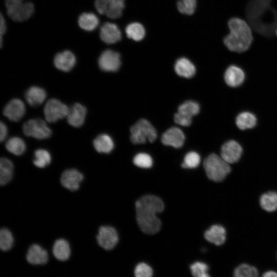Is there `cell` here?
Instances as JSON below:
<instances>
[{
  "mask_svg": "<svg viewBox=\"0 0 277 277\" xmlns=\"http://www.w3.org/2000/svg\"><path fill=\"white\" fill-rule=\"evenodd\" d=\"M164 204L159 197L146 195L135 203L136 218L141 230L148 234L159 231L161 222L156 214L163 211Z\"/></svg>",
  "mask_w": 277,
  "mask_h": 277,
  "instance_id": "6da1fadb",
  "label": "cell"
},
{
  "mask_svg": "<svg viewBox=\"0 0 277 277\" xmlns=\"http://www.w3.org/2000/svg\"><path fill=\"white\" fill-rule=\"evenodd\" d=\"M228 33L223 39L229 51L242 53L250 48L254 40L253 31L249 23L241 17H232L228 21Z\"/></svg>",
  "mask_w": 277,
  "mask_h": 277,
  "instance_id": "7a4b0ae2",
  "label": "cell"
},
{
  "mask_svg": "<svg viewBox=\"0 0 277 277\" xmlns=\"http://www.w3.org/2000/svg\"><path fill=\"white\" fill-rule=\"evenodd\" d=\"M229 164L215 153L210 154L203 163L207 177L215 182L223 181L230 172L231 168Z\"/></svg>",
  "mask_w": 277,
  "mask_h": 277,
  "instance_id": "3957f363",
  "label": "cell"
},
{
  "mask_svg": "<svg viewBox=\"0 0 277 277\" xmlns=\"http://www.w3.org/2000/svg\"><path fill=\"white\" fill-rule=\"evenodd\" d=\"M130 140L134 144L154 142L157 137L156 131L146 119H141L130 128Z\"/></svg>",
  "mask_w": 277,
  "mask_h": 277,
  "instance_id": "277c9868",
  "label": "cell"
},
{
  "mask_svg": "<svg viewBox=\"0 0 277 277\" xmlns=\"http://www.w3.org/2000/svg\"><path fill=\"white\" fill-rule=\"evenodd\" d=\"M7 15L13 21L22 23L29 20L35 11L34 4L30 1L5 3Z\"/></svg>",
  "mask_w": 277,
  "mask_h": 277,
  "instance_id": "5b68a950",
  "label": "cell"
},
{
  "mask_svg": "<svg viewBox=\"0 0 277 277\" xmlns=\"http://www.w3.org/2000/svg\"><path fill=\"white\" fill-rule=\"evenodd\" d=\"M23 130L26 135L39 140L49 138L52 134L51 130L46 122L39 118L31 119L25 122Z\"/></svg>",
  "mask_w": 277,
  "mask_h": 277,
  "instance_id": "8992f818",
  "label": "cell"
},
{
  "mask_svg": "<svg viewBox=\"0 0 277 277\" xmlns=\"http://www.w3.org/2000/svg\"><path fill=\"white\" fill-rule=\"evenodd\" d=\"M69 109L68 107L60 100L51 98L47 102L44 113L47 122L54 123L67 117Z\"/></svg>",
  "mask_w": 277,
  "mask_h": 277,
  "instance_id": "52a82bcc",
  "label": "cell"
},
{
  "mask_svg": "<svg viewBox=\"0 0 277 277\" xmlns=\"http://www.w3.org/2000/svg\"><path fill=\"white\" fill-rule=\"evenodd\" d=\"M98 244L105 250L112 249L118 241L116 230L112 227L102 226L100 227L96 235Z\"/></svg>",
  "mask_w": 277,
  "mask_h": 277,
  "instance_id": "ba28073f",
  "label": "cell"
},
{
  "mask_svg": "<svg viewBox=\"0 0 277 277\" xmlns=\"http://www.w3.org/2000/svg\"><path fill=\"white\" fill-rule=\"evenodd\" d=\"M98 64L101 70L106 72L117 71L121 65L120 54L115 51L107 49L100 55Z\"/></svg>",
  "mask_w": 277,
  "mask_h": 277,
  "instance_id": "9c48e42d",
  "label": "cell"
},
{
  "mask_svg": "<svg viewBox=\"0 0 277 277\" xmlns=\"http://www.w3.org/2000/svg\"><path fill=\"white\" fill-rule=\"evenodd\" d=\"M243 149L241 146L234 140L225 143L221 147L220 156L228 164L237 162L241 157Z\"/></svg>",
  "mask_w": 277,
  "mask_h": 277,
  "instance_id": "30bf717a",
  "label": "cell"
},
{
  "mask_svg": "<svg viewBox=\"0 0 277 277\" xmlns=\"http://www.w3.org/2000/svg\"><path fill=\"white\" fill-rule=\"evenodd\" d=\"M101 39L106 44H112L119 42L122 38V32L114 23L106 22L100 29Z\"/></svg>",
  "mask_w": 277,
  "mask_h": 277,
  "instance_id": "8fae6325",
  "label": "cell"
},
{
  "mask_svg": "<svg viewBox=\"0 0 277 277\" xmlns=\"http://www.w3.org/2000/svg\"><path fill=\"white\" fill-rule=\"evenodd\" d=\"M26 108L24 102L19 99L11 100L5 107L4 115L12 121L20 120L25 113Z\"/></svg>",
  "mask_w": 277,
  "mask_h": 277,
  "instance_id": "7c38bea8",
  "label": "cell"
},
{
  "mask_svg": "<svg viewBox=\"0 0 277 277\" xmlns=\"http://www.w3.org/2000/svg\"><path fill=\"white\" fill-rule=\"evenodd\" d=\"M84 179L83 175L75 169H69L63 172L61 183L66 188L71 190H77Z\"/></svg>",
  "mask_w": 277,
  "mask_h": 277,
  "instance_id": "4fadbf2b",
  "label": "cell"
},
{
  "mask_svg": "<svg viewBox=\"0 0 277 277\" xmlns=\"http://www.w3.org/2000/svg\"><path fill=\"white\" fill-rule=\"evenodd\" d=\"M161 140L165 145L179 148L184 144L185 135L180 129L173 127L167 130L163 134Z\"/></svg>",
  "mask_w": 277,
  "mask_h": 277,
  "instance_id": "5bb4252c",
  "label": "cell"
},
{
  "mask_svg": "<svg viewBox=\"0 0 277 277\" xmlns=\"http://www.w3.org/2000/svg\"><path fill=\"white\" fill-rule=\"evenodd\" d=\"M76 63V57L73 52L65 50L57 53L54 58V64L58 69L68 72L71 70Z\"/></svg>",
  "mask_w": 277,
  "mask_h": 277,
  "instance_id": "9a60e30c",
  "label": "cell"
},
{
  "mask_svg": "<svg viewBox=\"0 0 277 277\" xmlns=\"http://www.w3.org/2000/svg\"><path fill=\"white\" fill-rule=\"evenodd\" d=\"M87 113L86 107L80 103H75L69 109L67 115L69 124L74 127H80L84 123Z\"/></svg>",
  "mask_w": 277,
  "mask_h": 277,
  "instance_id": "2e32d148",
  "label": "cell"
},
{
  "mask_svg": "<svg viewBox=\"0 0 277 277\" xmlns=\"http://www.w3.org/2000/svg\"><path fill=\"white\" fill-rule=\"evenodd\" d=\"M26 260L32 265H43L48 262V253L39 245L32 244L27 251Z\"/></svg>",
  "mask_w": 277,
  "mask_h": 277,
  "instance_id": "e0dca14e",
  "label": "cell"
},
{
  "mask_svg": "<svg viewBox=\"0 0 277 277\" xmlns=\"http://www.w3.org/2000/svg\"><path fill=\"white\" fill-rule=\"evenodd\" d=\"M100 23L97 16L91 12L82 13L77 18V25L83 30L91 32L97 28Z\"/></svg>",
  "mask_w": 277,
  "mask_h": 277,
  "instance_id": "ac0fdd59",
  "label": "cell"
},
{
  "mask_svg": "<svg viewBox=\"0 0 277 277\" xmlns=\"http://www.w3.org/2000/svg\"><path fill=\"white\" fill-rule=\"evenodd\" d=\"M245 79V73L239 67L232 65L229 66L224 74L226 83L230 87H237L241 85Z\"/></svg>",
  "mask_w": 277,
  "mask_h": 277,
  "instance_id": "d6986e66",
  "label": "cell"
},
{
  "mask_svg": "<svg viewBox=\"0 0 277 277\" xmlns=\"http://www.w3.org/2000/svg\"><path fill=\"white\" fill-rule=\"evenodd\" d=\"M226 235V230L223 226L214 225L205 231L204 237L210 243L220 246L225 243Z\"/></svg>",
  "mask_w": 277,
  "mask_h": 277,
  "instance_id": "ffe728a7",
  "label": "cell"
},
{
  "mask_svg": "<svg viewBox=\"0 0 277 277\" xmlns=\"http://www.w3.org/2000/svg\"><path fill=\"white\" fill-rule=\"evenodd\" d=\"M47 96L46 91L38 86H32L26 92L25 98L27 102L31 106L41 105Z\"/></svg>",
  "mask_w": 277,
  "mask_h": 277,
  "instance_id": "44dd1931",
  "label": "cell"
},
{
  "mask_svg": "<svg viewBox=\"0 0 277 277\" xmlns=\"http://www.w3.org/2000/svg\"><path fill=\"white\" fill-rule=\"evenodd\" d=\"M174 69L179 75L186 78L192 77L195 73L194 65L185 57L180 58L176 61Z\"/></svg>",
  "mask_w": 277,
  "mask_h": 277,
  "instance_id": "7402d4cb",
  "label": "cell"
},
{
  "mask_svg": "<svg viewBox=\"0 0 277 277\" xmlns=\"http://www.w3.org/2000/svg\"><path fill=\"white\" fill-rule=\"evenodd\" d=\"M52 252L57 260L61 261L67 260L71 253L68 242L63 239L57 240L53 244Z\"/></svg>",
  "mask_w": 277,
  "mask_h": 277,
  "instance_id": "603a6c76",
  "label": "cell"
},
{
  "mask_svg": "<svg viewBox=\"0 0 277 277\" xmlns=\"http://www.w3.org/2000/svg\"><path fill=\"white\" fill-rule=\"evenodd\" d=\"M93 146L99 153H109L114 148L112 138L107 134H101L97 136L93 142Z\"/></svg>",
  "mask_w": 277,
  "mask_h": 277,
  "instance_id": "cb8c5ba5",
  "label": "cell"
},
{
  "mask_svg": "<svg viewBox=\"0 0 277 277\" xmlns=\"http://www.w3.org/2000/svg\"><path fill=\"white\" fill-rule=\"evenodd\" d=\"M13 165L12 162L5 157L0 160V184L5 185L9 183L12 177Z\"/></svg>",
  "mask_w": 277,
  "mask_h": 277,
  "instance_id": "d4e9b609",
  "label": "cell"
},
{
  "mask_svg": "<svg viewBox=\"0 0 277 277\" xmlns=\"http://www.w3.org/2000/svg\"><path fill=\"white\" fill-rule=\"evenodd\" d=\"M235 123L241 130L250 129L255 126L256 118L249 112H243L237 116Z\"/></svg>",
  "mask_w": 277,
  "mask_h": 277,
  "instance_id": "484cf974",
  "label": "cell"
},
{
  "mask_svg": "<svg viewBox=\"0 0 277 277\" xmlns=\"http://www.w3.org/2000/svg\"><path fill=\"white\" fill-rule=\"evenodd\" d=\"M127 37L135 41H140L145 35V29L140 23L134 22L128 24L125 29Z\"/></svg>",
  "mask_w": 277,
  "mask_h": 277,
  "instance_id": "4316f807",
  "label": "cell"
},
{
  "mask_svg": "<svg viewBox=\"0 0 277 277\" xmlns=\"http://www.w3.org/2000/svg\"><path fill=\"white\" fill-rule=\"evenodd\" d=\"M260 203L263 209L272 212L277 209V193L270 191L263 194L260 197Z\"/></svg>",
  "mask_w": 277,
  "mask_h": 277,
  "instance_id": "83f0119b",
  "label": "cell"
},
{
  "mask_svg": "<svg viewBox=\"0 0 277 277\" xmlns=\"http://www.w3.org/2000/svg\"><path fill=\"white\" fill-rule=\"evenodd\" d=\"M7 150L16 155L23 154L26 150V144L23 140L18 137H12L6 143Z\"/></svg>",
  "mask_w": 277,
  "mask_h": 277,
  "instance_id": "f1b7e54d",
  "label": "cell"
},
{
  "mask_svg": "<svg viewBox=\"0 0 277 277\" xmlns=\"http://www.w3.org/2000/svg\"><path fill=\"white\" fill-rule=\"evenodd\" d=\"M125 7V0H110L105 15L109 18L116 19L121 17Z\"/></svg>",
  "mask_w": 277,
  "mask_h": 277,
  "instance_id": "f546056e",
  "label": "cell"
},
{
  "mask_svg": "<svg viewBox=\"0 0 277 277\" xmlns=\"http://www.w3.org/2000/svg\"><path fill=\"white\" fill-rule=\"evenodd\" d=\"M259 272L256 267L248 264L243 263L234 270L233 277H258Z\"/></svg>",
  "mask_w": 277,
  "mask_h": 277,
  "instance_id": "4dcf8cb0",
  "label": "cell"
},
{
  "mask_svg": "<svg viewBox=\"0 0 277 277\" xmlns=\"http://www.w3.org/2000/svg\"><path fill=\"white\" fill-rule=\"evenodd\" d=\"M34 165L37 167L43 168L49 165L51 161L50 153L44 149H38L34 152Z\"/></svg>",
  "mask_w": 277,
  "mask_h": 277,
  "instance_id": "1f68e13d",
  "label": "cell"
},
{
  "mask_svg": "<svg viewBox=\"0 0 277 277\" xmlns=\"http://www.w3.org/2000/svg\"><path fill=\"white\" fill-rule=\"evenodd\" d=\"M199 111V105L193 101L185 102L178 108V112L191 117L196 115Z\"/></svg>",
  "mask_w": 277,
  "mask_h": 277,
  "instance_id": "d6a6232c",
  "label": "cell"
},
{
  "mask_svg": "<svg viewBox=\"0 0 277 277\" xmlns=\"http://www.w3.org/2000/svg\"><path fill=\"white\" fill-rule=\"evenodd\" d=\"M193 277H211L208 273L209 266L202 262H195L190 266Z\"/></svg>",
  "mask_w": 277,
  "mask_h": 277,
  "instance_id": "836d02e7",
  "label": "cell"
},
{
  "mask_svg": "<svg viewBox=\"0 0 277 277\" xmlns=\"http://www.w3.org/2000/svg\"><path fill=\"white\" fill-rule=\"evenodd\" d=\"M13 237L11 232L6 228L0 231V248L3 251L10 250L13 244Z\"/></svg>",
  "mask_w": 277,
  "mask_h": 277,
  "instance_id": "e575fe53",
  "label": "cell"
},
{
  "mask_svg": "<svg viewBox=\"0 0 277 277\" xmlns=\"http://www.w3.org/2000/svg\"><path fill=\"white\" fill-rule=\"evenodd\" d=\"M196 4V0H179L177 2V8L180 13L191 15L195 11Z\"/></svg>",
  "mask_w": 277,
  "mask_h": 277,
  "instance_id": "d590c367",
  "label": "cell"
},
{
  "mask_svg": "<svg viewBox=\"0 0 277 277\" xmlns=\"http://www.w3.org/2000/svg\"><path fill=\"white\" fill-rule=\"evenodd\" d=\"M200 161L199 154L195 152L191 151L185 155L182 167L184 168H194L199 165Z\"/></svg>",
  "mask_w": 277,
  "mask_h": 277,
  "instance_id": "8d00e7d4",
  "label": "cell"
},
{
  "mask_svg": "<svg viewBox=\"0 0 277 277\" xmlns=\"http://www.w3.org/2000/svg\"><path fill=\"white\" fill-rule=\"evenodd\" d=\"M134 164L143 168H149L152 166V159L148 154L140 153L136 154L133 160Z\"/></svg>",
  "mask_w": 277,
  "mask_h": 277,
  "instance_id": "74e56055",
  "label": "cell"
},
{
  "mask_svg": "<svg viewBox=\"0 0 277 277\" xmlns=\"http://www.w3.org/2000/svg\"><path fill=\"white\" fill-rule=\"evenodd\" d=\"M135 277H152L151 267L145 263L138 264L134 269Z\"/></svg>",
  "mask_w": 277,
  "mask_h": 277,
  "instance_id": "f35d334b",
  "label": "cell"
},
{
  "mask_svg": "<svg viewBox=\"0 0 277 277\" xmlns=\"http://www.w3.org/2000/svg\"><path fill=\"white\" fill-rule=\"evenodd\" d=\"M174 122L180 125L183 126H189L192 122V117L177 112L174 116Z\"/></svg>",
  "mask_w": 277,
  "mask_h": 277,
  "instance_id": "ab89813d",
  "label": "cell"
},
{
  "mask_svg": "<svg viewBox=\"0 0 277 277\" xmlns=\"http://www.w3.org/2000/svg\"><path fill=\"white\" fill-rule=\"evenodd\" d=\"M110 0H94V5L96 11L101 15H105Z\"/></svg>",
  "mask_w": 277,
  "mask_h": 277,
  "instance_id": "60d3db41",
  "label": "cell"
},
{
  "mask_svg": "<svg viewBox=\"0 0 277 277\" xmlns=\"http://www.w3.org/2000/svg\"><path fill=\"white\" fill-rule=\"evenodd\" d=\"M6 20L2 13L0 15V45L1 48L3 46L4 36L7 32V25Z\"/></svg>",
  "mask_w": 277,
  "mask_h": 277,
  "instance_id": "b9f144b4",
  "label": "cell"
},
{
  "mask_svg": "<svg viewBox=\"0 0 277 277\" xmlns=\"http://www.w3.org/2000/svg\"><path fill=\"white\" fill-rule=\"evenodd\" d=\"M0 140L1 142L5 140L8 133V129L6 125L2 122L0 124Z\"/></svg>",
  "mask_w": 277,
  "mask_h": 277,
  "instance_id": "7bdbcfd3",
  "label": "cell"
},
{
  "mask_svg": "<svg viewBox=\"0 0 277 277\" xmlns=\"http://www.w3.org/2000/svg\"><path fill=\"white\" fill-rule=\"evenodd\" d=\"M262 277H277V272L273 270H269L265 272Z\"/></svg>",
  "mask_w": 277,
  "mask_h": 277,
  "instance_id": "ee69618b",
  "label": "cell"
},
{
  "mask_svg": "<svg viewBox=\"0 0 277 277\" xmlns=\"http://www.w3.org/2000/svg\"><path fill=\"white\" fill-rule=\"evenodd\" d=\"M30 0H5V3L6 2H21L25 1H29Z\"/></svg>",
  "mask_w": 277,
  "mask_h": 277,
  "instance_id": "f6af8a7d",
  "label": "cell"
},
{
  "mask_svg": "<svg viewBox=\"0 0 277 277\" xmlns=\"http://www.w3.org/2000/svg\"><path fill=\"white\" fill-rule=\"evenodd\" d=\"M274 33H275V35L276 36V37L277 38V26L275 29V31H274Z\"/></svg>",
  "mask_w": 277,
  "mask_h": 277,
  "instance_id": "bcb514c9",
  "label": "cell"
}]
</instances>
